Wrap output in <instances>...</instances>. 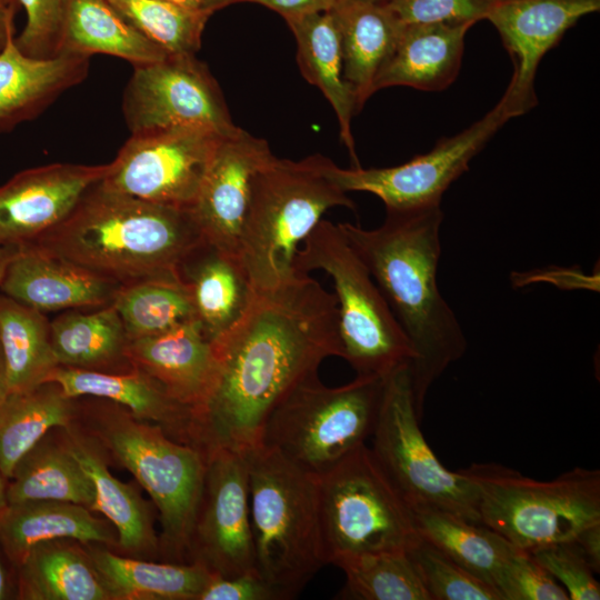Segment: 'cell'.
<instances>
[{
	"mask_svg": "<svg viewBox=\"0 0 600 600\" xmlns=\"http://www.w3.org/2000/svg\"><path fill=\"white\" fill-rule=\"evenodd\" d=\"M509 120L499 101L483 118L458 134L443 138L427 153L388 168L342 169L326 160L327 176L344 192H369L386 210L440 206L450 184L469 169V162Z\"/></svg>",
	"mask_w": 600,
	"mask_h": 600,
	"instance_id": "cell-14",
	"label": "cell"
},
{
	"mask_svg": "<svg viewBox=\"0 0 600 600\" xmlns=\"http://www.w3.org/2000/svg\"><path fill=\"white\" fill-rule=\"evenodd\" d=\"M286 594L258 571L234 577L213 576L199 600H286Z\"/></svg>",
	"mask_w": 600,
	"mask_h": 600,
	"instance_id": "cell-45",
	"label": "cell"
},
{
	"mask_svg": "<svg viewBox=\"0 0 600 600\" xmlns=\"http://www.w3.org/2000/svg\"><path fill=\"white\" fill-rule=\"evenodd\" d=\"M210 389L192 414L194 446L207 456L261 444L273 409L328 357L341 358L338 301L296 271L254 292L242 317L212 341Z\"/></svg>",
	"mask_w": 600,
	"mask_h": 600,
	"instance_id": "cell-1",
	"label": "cell"
},
{
	"mask_svg": "<svg viewBox=\"0 0 600 600\" xmlns=\"http://www.w3.org/2000/svg\"><path fill=\"white\" fill-rule=\"evenodd\" d=\"M222 137L202 127L131 133L101 184L144 201L189 210Z\"/></svg>",
	"mask_w": 600,
	"mask_h": 600,
	"instance_id": "cell-12",
	"label": "cell"
},
{
	"mask_svg": "<svg viewBox=\"0 0 600 600\" xmlns=\"http://www.w3.org/2000/svg\"><path fill=\"white\" fill-rule=\"evenodd\" d=\"M410 509L421 537L493 587L501 567L517 547L484 524L452 512L429 506Z\"/></svg>",
	"mask_w": 600,
	"mask_h": 600,
	"instance_id": "cell-35",
	"label": "cell"
},
{
	"mask_svg": "<svg viewBox=\"0 0 600 600\" xmlns=\"http://www.w3.org/2000/svg\"><path fill=\"white\" fill-rule=\"evenodd\" d=\"M48 381L58 383L70 398L91 397L114 402L136 418L160 426L177 441L194 446L191 410L139 369L102 372L57 366Z\"/></svg>",
	"mask_w": 600,
	"mask_h": 600,
	"instance_id": "cell-22",
	"label": "cell"
},
{
	"mask_svg": "<svg viewBox=\"0 0 600 600\" xmlns=\"http://www.w3.org/2000/svg\"><path fill=\"white\" fill-rule=\"evenodd\" d=\"M237 0H207L204 9L214 13L217 10L222 9L227 6L236 3Z\"/></svg>",
	"mask_w": 600,
	"mask_h": 600,
	"instance_id": "cell-53",
	"label": "cell"
},
{
	"mask_svg": "<svg viewBox=\"0 0 600 600\" xmlns=\"http://www.w3.org/2000/svg\"><path fill=\"white\" fill-rule=\"evenodd\" d=\"M103 53L132 66L160 61L168 54L141 34L107 0H68L58 54Z\"/></svg>",
	"mask_w": 600,
	"mask_h": 600,
	"instance_id": "cell-31",
	"label": "cell"
},
{
	"mask_svg": "<svg viewBox=\"0 0 600 600\" xmlns=\"http://www.w3.org/2000/svg\"><path fill=\"white\" fill-rule=\"evenodd\" d=\"M14 37L0 49V133L39 117L89 71L90 57L32 58L19 50Z\"/></svg>",
	"mask_w": 600,
	"mask_h": 600,
	"instance_id": "cell-23",
	"label": "cell"
},
{
	"mask_svg": "<svg viewBox=\"0 0 600 600\" xmlns=\"http://www.w3.org/2000/svg\"><path fill=\"white\" fill-rule=\"evenodd\" d=\"M50 341L58 366L102 372L133 369L127 358L129 339L112 304L63 312L50 321Z\"/></svg>",
	"mask_w": 600,
	"mask_h": 600,
	"instance_id": "cell-32",
	"label": "cell"
},
{
	"mask_svg": "<svg viewBox=\"0 0 600 600\" xmlns=\"http://www.w3.org/2000/svg\"><path fill=\"white\" fill-rule=\"evenodd\" d=\"M341 1L343 0H237V2L259 3L278 12L284 19L330 11Z\"/></svg>",
	"mask_w": 600,
	"mask_h": 600,
	"instance_id": "cell-46",
	"label": "cell"
},
{
	"mask_svg": "<svg viewBox=\"0 0 600 600\" xmlns=\"http://www.w3.org/2000/svg\"><path fill=\"white\" fill-rule=\"evenodd\" d=\"M78 399L53 381L10 392L0 404V472L6 481L20 459L50 430L78 420Z\"/></svg>",
	"mask_w": 600,
	"mask_h": 600,
	"instance_id": "cell-34",
	"label": "cell"
},
{
	"mask_svg": "<svg viewBox=\"0 0 600 600\" xmlns=\"http://www.w3.org/2000/svg\"><path fill=\"white\" fill-rule=\"evenodd\" d=\"M332 564L346 574L340 599L430 600L407 550L342 557Z\"/></svg>",
	"mask_w": 600,
	"mask_h": 600,
	"instance_id": "cell-38",
	"label": "cell"
},
{
	"mask_svg": "<svg viewBox=\"0 0 600 600\" xmlns=\"http://www.w3.org/2000/svg\"><path fill=\"white\" fill-rule=\"evenodd\" d=\"M0 6L4 10H7V11L13 13V14L17 13L18 8H19V3H18L17 0H0Z\"/></svg>",
	"mask_w": 600,
	"mask_h": 600,
	"instance_id": "cell-55",
	"label": "cell"
},
{
	"mask_svg": "<svg viewBox=\"0 0 600 600\" xmlns=\"http://www.w3.org/2000/svg\"><path fill=\"white\" fill-rule=\"evenodd\" d=\"M130 133L173 127H202L236 133L219 83L196 54H170L133 66L122 97Z\"/></svg>",
	"mask_w": 600,
	"mask_h": 600,
	"instance_id": "cell-13",
	"label": "cell"
},
{
	"mask_svg": "<svg viewBox=\"0 0 600 600\" xmlns=\"http://www.w3.org/2000/svg\"><path fill=\"white\" fill-rule=\"evenodd\" d=\"M528 551L561 583L570 600L600 599V584L594 577L596 572L571 540Z\"/></svg>",
	"mask_w": 600,
	"mask_h": 600,
	"instance_id": "cell-42",
	"label": "cell"
},
{
	"mask_svg": "<svg viewBox=\"0 0 600 600\" xmlns=\"http://www.w3.org/2000/svg\"><path fill=\"white\" fill-rule=\"evenodd\" d=\"M297 42V61L303 78L323 93L339 121L340 137L353 162L359 164L351 132L358 112L356 98L342 73L339 30L332 11L284 19Z\"/></svg>",
	"mask_w": 600,
	"mask_h": 600,
	"instance_id": "cell-30",
	"label": "cell"
},
{
	"mask_svg": "<svg viewBox=\"0 0 600 600\" xmlns=\"http://www.w3.org/2000/svg\"><path fill=\"white\" fill-rule=\"evenodd\" d=\"M244 456L257 570L291 599L327 564L317 477L263 444Z\"/></svg>",
	"mask_w": 600,
	"mask_h": 600,
	"instance_id": "cell-6",
	"label": "cell"
},
{
	"mask_svg": "<svg viewBox=\"0 0 600 600\" xmlns=\"http://www.w3.org/2000/svg\"><path fill=\"white\" fill-rule=\"evenodd\" d=\"M469 23L403 24L399 39L378 72L374 92L406 86L423 91L449 87L460 70Z\"/></svg>",
	"mask_w": 600,
	"mask_h": 600,
	"instance_id": "cell-25",
	"label": "cell"
},
{
	"mask_svg": "<svg viewBox=\"0 0 600 600\" xmlns=\"http://www.w3.org/2000/svg\"><path fill=\"white\" fill-rule=\"evenodd\" d=\"M141 34L168 54H196L209 18L206 9H188L164 0H107Z\"/></svg>",
	"mask_w": 600,
	"mask_h": 600,
	"instance_id": "cell-39",
	"label": "cell"
},
{
	"mask_svg": "<svg viewBox=\"0 0 600 600\" xmlns=\"http://www.w3.org/2000/svg\"><path fill=\"white\" fill-rule=\"evenodd\" d=\"M331 11L339 30L343 78L359 112L374 93L376 77L392 52L403 23L378 2L343 0Z\"/></svg>",
	"mask_w": 600,
	"mask_h": 600,
	"instance_id": "cell-27",
	"label": "cell"
},
{
	"mask_svg": "<svg viewBox=\"0 0 600 600\" xmlns=\"http://www.w3.org/2000/svg\"><path fill=\"white\" fill-rule=\"evenodd\" d=\"M571 541L592 570L598 573L600 571V522L584 528Z\"/></svg>",
	"mask_w": 600,
	"mask_h": 600,
	"instance_id": "cell-47",
	"label": "cell"
},
{
	"mask_svg": "<svg viewBox=\"0 0 600 600\" xmlns=\"http://www.w3.org/2000/svg\"><path fill=\"white\" fill-rule=\"evenodd\" d=\"M7 500L66 501L92 510V482L67 446L62 428L50 430L20 459L7 480Z\"/></svg>",
	"mask_w": 600,
	"mask_h": 600,
	"instance_id": "cell-33",
	"label": "cell"
},
{
	"mask_svg": "<svg viewBox=\"0 0 600 600\" xmlns=\"http://www.w3.org/2000/svg\"><path fill=\"white\" fill-rule=\"evenodd\" d=\"M127 358L192 414L207 397L214 374L213 344L197 318L153 336L129 340Z\"/></svg>",
	"mask_w": 600,
	"mask_h": 600,
	"instance_id": "cell-21",
	"label": "cell"
},
{
	"mask_svg": "<svg viewBox=\"0 0 600 600\" xmlns=\"http://www.w3.org/2000/svg\"><path fill=\"white\" fill-rule=\"evenodd\" d=\"M16 14L4 10L0 6V49L4 46L9 37L16 36Z\"/></svg>",
	"mask_w": 600,
	"mask_h": 600,
	"instance_id": "cell-48",
	"label": "cell"
},
{
	"mask_svg": "<svg viewBox=\"0 0 600 600\" xmlns=\"http://www.w3.org/2000/svg\"><path fill=\"white\" fill-rule=\"evenodd\" d=\"M502 600H568L567 591L534 559L530 551L516 548L493 583Z\"/></svg>",
	"mask_w": 600,
	"mask_h": 600,
	"instance_id": "cell-41",
	"label": "cell"
},
{
	"mask_svg": "<svg viewBox=\"0 0 600 600\" xmlns=\"http://www.w3.org/2000/svg\"><path fill=\"white\" fill-rule=\"evenodd\" d=\"M499 0H388L383 4L403 24L469 23L487 19Z\"/></svg>",
	"mask_w": 600,
	"mask_h": 600,
	"instance_id": "cell-44",
	"label": "cell"
},
{
	"mask_svg": "<svg viewBox=\"0 0 600 600\" xmlns=\"http://www.w3.org/2000/svg\"><path fill=\"white\" fill-rule=\"evenodd\" d=\"M10 593V577L9 571L0 556V600L8 598Z\"/></svg>",
	"mask_w": 600,
	"mask_h": 600,
	"instance_id": "cell-49",
	"label": "cell"
},
{
	"mask_svg": "<svg viewBox=\"0 0 600 600\" xmlns=\"http://www.w3.org/2000/svg\"><path fill=\"white\" fill-rule=\"evenodd\" d=\"M17 572L22 600H113L86 543L56 539L34 546Z\"/></svg>",
	"mask_w": 600,
	"mask_h": 600,
	"instance_id": "cell-29",
	"label": "cell"
},
{
	"mask_svg": "<svg viewBox=\"0 0 600 600\" xmlns=\"http://www.w3.org/2000/svg\"><path fill=\"white\" fill-rule=\"evenodd\" d=\"M600 0H499L487 16L511 57L513 73L500 99L509 119L537 104L534 78L544 54Z\"/></svg>",
	"mask_w": 600,
	"mask_h": 600,
	"instance_id": "cell-16",
	"label": "cell"
},
{
	"mask_svg": "<svg viewBox=\"0 0 600 600\" xmlns=\"http://www.w3.org/2000/svg\"><path fill=\"white\" fill-rule=\"evenodd\" d=\"M27 16L20 34L14 37L19 50L32 58L58 56L68 0H17Z\"/></svg>",
	"mask_w": 600,
	"mask_h": 600,
	"instance_id": "cell-43",
	"label": "cell"
},
{
	"mask_svg": "<svg viewBox=\"0 0 600 600\" xmlns=\"http://www.w3.org/2000/svg\"><path fill=\"white\" fill-rule=\"evenodd\" d=\"M180 277L211 341L242 317L254 294L240 257L203 239L182 262Z\"/></svg>",
	"mask_w": 600,
	"mask_h": 600,
	"instance_id": "cell-26",
	"label": "cell"
},
{
	"mask_svg": "<svg viewBox=\"0 0 600 600\" xmlns=\"http://www.w3.org/2000/svg\"><path fill=\"white\" fill-rule=\"evenodd\" d=\"M111 304L129 340L153 336L197 318L190 291L178 280L122 284Z\"/></svg>",
	"mask_w": 600,
	"mask_h": 600,
	"instance_id": "cell-37",
	"label": "cell"
},
{
	"mask_svg": "<svg viewBox=\"0 0 600 600\" xmlns=\"http://www.w3.org/2000/svg\"><path fill=\"white\" fill-rule=\"evenodd\" d=\"M362 1L383 3L388 0H362Z\"/></svg>",
	"mask_w": 600,
	"mask_h": 600,
	"instance_id": "cell-56",
	"label": "cell"
},
{
	"mask_svg": "<svg viewBox=\"0 0 600 600\" xmlns=\"http://www.w3.org/2000/svg\"><path fill=\"white\" fill-rule=\"evenodd\" d=\"M218 577L258 571L250 518L244 453L218 449L208 454L202 494L190 546V562Z\"/></svg>",
	"mask_w": 600,
	"mask_h": 600,
	"instance_id": "cell-15",
	"label": "cell"
},
{
	"mask_svg": "<svg viewBox=\"0 0 600 600\" xmlns=\"http://www.w3.org/2000/svg\"><path fill=\"white\" fill-rule=\"evenodd\" d=\"M188 9H204L207 0H164Z\"/></svg>",
	"mask_w": 600,
	"mask_h": 600,
	"instance_id": "cell-52",
	"label": "cell"
},
{
	"mask_svg": "<svg viewBox=\"0 0 600 600\" xmlns=\"http://www.w3.org/2000/svg\"><path fill=\"white\" fill-rule=\"evenodd\" d=\"M8 394H9V384H8L7 368H6L3 353L0 347V404L3 402V400L6 399Z\"/></svg>",
	"mask_w": 600,
	"mask_h": 600,
	"instance_id": "cell-50",
	"label": "cell"
},
{
	"mask_svg": "<svg viewBox=\"0 0 600 600\" xmlns=\"http://www.w3.org/2000/svg\"><path fill=\"white\" fill-rule=\"evenodd\" d=\"M409 363L384 378L371 451L409 507L439 508L480 522L474 483L447 469L420 429Z\"/></svg>",
	"mask_w": 600,
	"mask_h": 600,
	"instance_id": "cell-11",
	"label": "cell"
},
{
	"mask_svg": "<svg viewBox=\"0 0 600 600\" xmlns=\"http://www.w3.org/2000/svg\"><path fill=\"white\" fill-rule=\"evenodd\" d=\"M293 268L323 270L338 301L341 358L358 377L386 378L413 359L411 344L367 266L339 223L321 220L298 249Z\"/></svg>",
	"mask_w": 600,
	"mask_h": 600,
	"instance_id": "cell-8",
	"label": "cell"
},
{
	"mask_svg": "<svg viewBox=\"0 0 600 600\" xmlns=\"http://www.w3.org/2000/svg\"><path fill=\"white\" fill-rule=\"evenodd\" d=\"M383 223H339L367 266L413 350L410 362L419 414L431 384L466 352L462 327L438 286L440 206L386 210Z\"/></svg>",
	"mask_w": 600,
	"mask_h": 600,
	"instance_id": "cell-2",
	"label": "cell"
},
{
	"mask_svg": "<svg viewBox=\"0 0 600 600\" xmlns=\"http://www.w3.org/2000/svg\"><path fill=\"white\" fill-rule=\"evenodd\" d=\"M317 483L327 564L342 557L407 550L418 537L409 504L366 443L318 476Z\"/></svg>",
	"mask_w": 600,
	"mask_h": 600,
	"instance_id": "cell-10",
	"label": "cell"
},
{
	"mask_svg": "<svg viewBox=\"0 0 600 600\" xmlns=\"http://www.w3.org/2000/svg\"><path fill=\"white\" fill-rule=\"evenodd\" d=\"M0 347L9 393L47 382L58 366L50 341V321L43 312L0 291Z\"/></svg>",
	"mask_w": 600,
	"mask_h": 600,
	"instance_id": "cell-36",
	"label": "cell"
},
{
	"mask_svg": "<svg viewBox=\"0 0 600 600\" xmlns=\"http://www.w3.org/2000/svg\"><path fill=\"white\" fill-rule=\"evenodd\" d=\"M461 471L474 483L480 522L517 548L572 540L600 522V471L574 468L539 481L498 463Z\"/></svg>",
	"mask_w": 600,
	"mask_h": 600,
	"instance_id": "cell-7",
	"label": "cell"
},
{
	"mask_svg": "<svg viewBox=\"0 0 600 600\" xmlns=\"http://www.w3.org/2000/svg\"><path fill=\"white\" fill-rule=\"evenodd\" d=\"M384 378L356 377L327 387L314 373L298 383L270 413L261 444L318 477L372 434Z\"/></svg>",
	"mask_w": 600,
	"mask_h": 600,
	"instance_id": "cell-9",
	"label": "cell"
},
{
	"mask_svg": "<svg viewBox=\"0 0 600 600\" xmlns=\"http://www.w3.org/2000/svg\"><path fill=\"white\" fill-rule=\"evenodd\" d=\"M407 552L430 600H502L492 586L472 574L419 533Z\"/></svg>",
	"mask_w": 600,
	"mask_h": 600,
	"instance_id": "cell-40",
	"label": "cell"
},
{
	"mask_svg": "<svg viewBox=\"0 0 600 600\" xmlns=\"http://www.w3.org/2000/svg\"><path fill=\"white\" fill-rule=\"evenodd\" d=\"M113 600H199L214 576L199 562H170L121 554L86 543Z\"/></svg>",
	"mask_w": 600,
	"mask_h": 600,
	"instance_id": "cell-28",
	"label": "cell"
},
{
	"mask_svg": "<svg viewBox=\"0 0 600 600\" xmlns=\"http://www.w3.org/2000/svg\"><path fill=\"white\" fill-rule=\"evenodd\" d=\"M73 539L117 551L114 527L87 507L56 500L8 503L0 517V548L16 569L38 543Z\"/></svg>",
	"mask_w": 600,
	"mask_h": 600,
	"instance_id": "cell-24",
	"label": "cell"
},
{
	"mask_svg": "<svg viewBox=\"0 0 600 600\" xmlns=\"http://www.w3.org/2000/svg\"><path fill=\"white\" fill-rule=\"evenodd\" d=\"M320 154L300 161L276 156L252 182L239 256L254 292L271 289L296 270L300 244L333 207L354 202L326 173Z\"/></svg>",
	"mask_w": 600,
	"mask_h": 600,
	"instance_id": "cell-5",
	"label": "cell"
},
{
	"mask_svg": "<svg viewBox=\"0 0 600 600\" xmlns=\"http://www.w3.org/2000/svg\"><path fill=\"white\" fill-rule=\"evenodd\" d=\"M110 163H52L0 186V244L20 247L63 221L108 173Z\"/></svg>",
	"mask_w": 600,
	"mask_h": 600,
	"instance_id": "cell-18",
	"label": "cell"
},
{
	"mask_svg": "<svg viewBox=\"0 0 600 600\" xmlns=\"http://www.w3.org/2000/svg\"><path fill=\"white\" fill-rule=\"evenodd\" d=\"M62 432L71 453L92 482V511L104 517L118 533L117 552L139 559H160L156 508L151 500H146L133 483L123 482L111 473L106 451L78 420L62 428Z\"/></svg>",
	"mask_w": 600,
	"mask_h": 600,
	"instance_id": "cell-20",
	"label": "cell"
},
{
	"mask_svg": "<svg viewBox=\"0 0 600 600\" xmlns=\"http://www.w3.org/2000/svg\"><path fill=\"white\" fill-rule=\"evenodd\" d=\"M202 241L189 210L92 187L71 213L34 244L121 284L178 280Z\"/></svg>",
	"mask_w": 600,
	"mask_h": 600,
	"instance_id": "cell-3",
	"label": "cell"
},
{
	"mask_svg": "<svg viewBox=\"0 0 600 600\" xmlns=\"http://www.w3.org/2000/svg\"><path fill=\"white\" fill-rule=\"evenodd\" d=\"M273 157L264 139L241 128L220 139L189 209L204 241L239 256L252 182Z\"/></svg>",
	"mask_w": 600,
	"mask_h": 600,
	"instance_id": "cell-17",
	"label": "cell"
},
{
	"mask_svg": "<svg viewBox=\"0 0 600 600\" xmlns=\"http://www.w3.org/2000/svg\"><path fill=\"white\" fill-rule=\"evenodd\" d=\"M8 506L7 500V481L0 472V517Z\"/></svg>",
	"mask_w": 600,
	"mask_h": 600,
	"instance_id": "cell-54",
	"label": "cell"
},
{
	"mask_svg": "<svg viewBox=\"0 0 600 600\" xmlns=\"http://www.w3.org/2000/svg\"><path fill=\"white\" fill-rule=\"evenodd\" d=\"M16 250V247L0 244V280L4 273L7 264L14 254Z\"/></svg>",
	"mask_w": 600,
	"mask_h": 600,
	"instance_id": "cell-51",
	"label": "cell"
},
{
	"mask_svg": "<svg viewBox=\"0 0 600 600\" xmlns=\"http://www.w3.org/2000/svg\"><path fill=\"white\" fill-rule=\"evenodd\" d=\"M77 399L78 422L96 438L110 461L133 476L157 509L160 559L190 562L208 456L114 402L91 397Z\"/></svg>",
	"mask_w": 600,
	"mask_h": 600,
	"instance_id": "cell-4",
	"label": "cell"
},
{
	"mask_svg": "<svg viewBox=\"0 0 600 600\" xmlns=\"http://www.w3.org/2000/svg\"><path fill=\"white\" fill-rule=\"evenodd\" d=\"M121 283L34 244L17 247L0 280V291L41 312L102 308Z\"/></svg>",
	"mask_w": 600,
	"mask_h": 600,
	"instance_id": "cell-19",
	"label": "cell"
}]
</instances>
